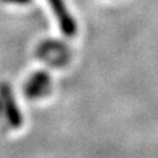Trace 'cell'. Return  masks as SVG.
<instances>
[{
  "instance_id": "6",
  "label": "cell",
  "mask_w": 158,
  "mask_h": 158,
  "mask_svg": "<svg viewBox=\"0 0 158 158\" xmlns=\"http://www.w3.org/2000/svg\"><path fill=\"white\" fill-rule=\"evenodd\" d=\"M5 3H14V4H29L31 0H2Z\"/></svg>"
},
{
  "instance_id": "1",
  "label": "cell",
  "mask_w": 158,
  "mask_h": 158,
  "mask_svg": "<svg viewBox=\"0 0 158 158\" xmlns=\"http://www.w3.org/2000/svg\"><path fill=\"white\" fill-rule=\"evenodd\" d=\"M0 101L4 107L8 125L11 128H20L24 123V118L14 98L13 90L8 82H0Z\"/></svg>"
},
{
  "instance_id": "4",
  "label": "cell",
  "mask_w": 158,
  "mask_h": 158,
  "mask_svg": "<svg viewBox=\"0 0 158 158\" xmlns=\"http://www.w3.org/2000/svg\"><path fill=\"white\" fill-rule=\"evenodd\" d=\"M48 2L59 20V25L62 34L69 37L75 36L77 32V24L73 16L67 11L65 2L64 0H48Z\"/></svg>"
},
{
  "instance_id": "2",
  "label": "cell",
  "mask_w": 158,
  "mask_h": 158,
  "mask_svg": "<svg viewBox=\"0 0 158 158\" xmlns=\"http://www.w3.org/2000/svg\"><path fill=\"white\" fill-rule=\"evenodd\" d=\"M51 92V77L46 71H36L24 86V94L29 100L43 98Z\"/></svg>"
},
{
  "instance_id": "3",
  "label": "cell",
  "mask_w": 158,
  "mask_h": 158,
  "mask_svg": "<svg viewBox=\"0 0 158 158\" xmlns=\"http://www.w3.org/2000/svg\"><path fill=\"white\" fill-rule=\"evenodd\" d=\"M36 54L40 59L46 60L51 65H62L69 60V51L65 44L55 40H48L39 45Z\"/></svg>"
},
{
  "instance_id": "5",
  "label": "cell",
  "mask_w": 158,
  "mask_h": 158,
  "mask_svg": "<svg viewBox=\"0 0 158 158\" xmlns=\"http://www.w3.org/2000/svg\"><path fill=\"white\" fill-rule=\"evenodd\" d=\"M0 122H2V125H6L8 121H6V117H5V112H4V107H3V103L2 101H0Z\"/></svg>"
}]
</instances>
